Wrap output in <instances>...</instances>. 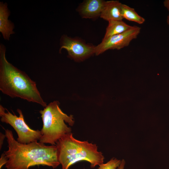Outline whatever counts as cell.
Listing matches in <instances>:
<instances>
[{
  "label": "cell",
  "mask_w": 169,
  "mask_h": 169,
  "mask_svg": "<svg viewBox=\"0 0 169 169\" xmlns=\"http://www.w3.org/2000/svg\"><path fill=\"white\" fill-rule=\"evenodd\" d=\"M3 129L8 144V150L3 152L7 160V169H29L39 165L54 169L60 164L56 145L47 146L38 141L22 144L15 139L12 131Z\"/></svg>",
  "instance_id": "1"
},
{
  "label": "cell",
  "mask_w": 169,
  "mask_h": 169,
  "mask_svg": "<svg viewBox=\"0 0 169 169\" xmlns=\"http://www.w3.org/2000/svg\"><path fill=\"white\" fill-rule=\"evenodd\" d=\"M6 49L0 45V90L12 98L18 97L45 107L47 103L41 97L36 82L24 72L7 59Z\"/></svg>",
  "instance_id": "2"
},
{
  "label": "cell",
  "mask_w": 169,
  "mask_h": 169,
  "mask_svg": "<svg viewBox=\"0 0 169 169\" xmlns=\"http://www.w3.org/2000/svg\"><path fill=\"white\" fill-rule=\"evenodd\" d=\"M58 158L62 169H68L75 163L82 161L90 163L94 168L104 162V157L98 150L95 144L75 138L70 132L64 135L56 143Z\"/></svg>",
  "instance_id": "3"
},
{
  "label": "cell",
  "mask_w": 169,
  "mask_h": 169,
  "mask_svg": "<svg viewBox=\"0 0 169 169\" xmlns=\"http://www.w3.org/2000/svg\"><path fill=\"white\" fill-rule=\"evenodd\" d=\"M39 112L43 123L39 142L55 145L58 140L66 134L71 132V128L66 123L73 126L74 123L73 116L63 112L58 101L50 103Z\"/></svg>",
  "instance_id": "4"
},
{
  "label": "cell",
  "mask_w": 169,
  "mask_h": 169,
  "mask_svg": "<svg viewBox=\"0 0 169 169\" xmlns=\"http://www.w3.org/2000/svg\"><path fill=\"white\" fill-rule=\"evenodd\" d=\"M17 116L10 113L2 105H0V116L1 122L9 124L18 135L17 141L22 144H28L37 141L41 137V131L31 129L26 123L22 110H17Z\"/></svg>",
  "instance_id": "5"
},
{
  "label": "cell",
  "mask_w": 169,
  "mask_h": 169,
  "mask_svg": "<svg viewBox=\"0 0 169 169\" xmlns=\"http://www.w3.org/2000/svg\"><path fill=\"white\" fill-rule=\"evenodd\" d=\"M141 28L136 26L123 33L103 38L101 42L95 46V54L98 55L109 49L119 50L128 46L140 33Z\"/></svg>",
  "instance_id": "6"
},
{
  "label": "cell",
  "mask_w": 169,
  "mask_h": 169,
  "mask_svg": "<svg viewBox=\"0 0 169 169\" xmlns=\"http://www.w3.org/2000/svg\"><path fill=\"white\" fill-rule=\"evenodd\" d=\"M59 52L63 49L68 52V56L77 61H81L95 54V46L87 44L83 40L63 35L60 39Z\"/></svg>",
  "instance_id": "7"
},
{
  "label": "cell",
  "mask_w": 169,
  "mask_h": 169,
  "mask_svg": "<svg viewBox=\"0 0 169 169\" xmlns=\"http://www.w3.org/2000/svg\"><path fill=\"white\" fill-rule=\"evenodd\" d=\"M105 1L103 0H86L77 8V11L83 18L95 19L100 16Z\"/></svg>",
  "instance_id": "8"
},
{
  "label": "cell",
  "mask_w": 169,
  "mask_h": 169,
  "mask_svg": "<svg viewBox=\"0 0 169 169\" xmlns=\"http://www.w3.org/2000/svg\"><path fill=\"white\" fill-rule=\"evenodd\" d=\"M122 3L117 0L105 1L100 17L108 22L122 20L121 15Z\"/></svg>",
  "instance_id": "9"
},
{
  "label": "cell",
  "mask_w": 169,
  "mask_h": 169,
  "mask_svg": "<svg viewBox=\"0 0 169 169\" xmlns=\"http://www.w3.org/2000/svg\"><path fill=\"white\" fill-rule=\"evenodd\" d=\"M10 12L6 3L0 2V32L4 38L9 40L11 34H14V26L13 23L8 19Z\"/></svg>",
  "instance_id": "10"
},
{
  "label": "cell",
  "mask_w": 169,
  "mask_h": 169,
  "mask_svg": "<svg viewBox=\"0 0 169 169\" xmlns=\"http://www.w3.org/2000/svg\"><path fill=\"white\" fill-rule=\"evenodd\" d=\"M122 20H114L108 21V24L103 38L118 34L126 32L132 28Z\"/></svg>",
  "instance_id": "11"
},
{
  "label": "cell",
  "mask_w": 169,
  "mask_h": 169,
  "mask_svg": "<svg viewBox=\"0 0 169 169\" xmlns=\"http://www.w3.org/2000/svg\"><path fill=\"white\" fill-rule=\"evenodd\" d=\"M121 15L123 18L139 24H142L145 22V19L139 15L134 8L122 4Z\"/></svg>",
  "instance_id": "12"
},
{
  "label": "cell",
  "mask_w": 169,
  "mask_h": 169,
  "mask_svg": "<svg viewBox=\"0 0 169 169\" xmlns=\"http://www.w3.org/2000/svg\"><path fill=\"white\" fill-rule=\"evenodd\" d=\"M121 160L113 158L105 163L99 165L98 169H116L120 164Z\"/></svg>",
  "instance_id": "13"
},
{
  "label": "cell",
  "mask_w": 169,
  "mask_h": 169,
  "mask_svg": "<svg viewBox=\"0 0 169 169\" xmlns=\"http://www.w3.org/2000/svg\"><path fill=\"white\" fill-rule=\"evenodd\" d=\"M7 161V159L5 157V155L3 153L1 156L0 160V169L4 165H5Z\"/></svg>",
  "instance_id": "14"
},
{
  "label": "cell",
  "mask_w": 169,
  "mask_h": 169,
  "mask_svg": "<svg viewBox=\"0 0 169 169\" xmlns=\"http://www.w3.org/2000/svg\"><path fill=\"white\" fill-rule=\"evenodd\" d=\"M125 163V161L124 159L121 160L120 164L117 169H124Z\"/></svg>",
  "instance_id": "15"
},
{
  "label": "cell",
  "mask_w": 169,
  "mask_h": 169,
  "mask_svg": "<svg viewBox=\"0 0 169 169\" xmlns=\"http://www.w3.org/2000/svg\"><path fill=\"white\" fill-rule=\"evenodd\" d=\"M6 137L5 135H3L2 133H0V149L2 148V146L3 143L4 139Z\"/></svg>",
  "instance_id": "16"
},
{
  "label": "cell",
  "mask_w": 169,
  "mask_h": 169,
  "mask_svg": "<svg viewBox=\"0 0 169 169\" xmlns=\"http://www.w3.org/2000/svg\"><path fill=\"white\" fill-rule=\"evenodd\" d=\"M164 6L169 11V0H165L163 2Z\"/></svg>",
  "instance_id": "17"
},
{
  "label": "cell",
  "mask_w": 169,
  "mask_h": 169,
  "mask_svg": "<svg viewBox=\"0 0 169 169\" xmlns=\"http://www.w3.org/2000/svg\"><path fill=\"white\" fill-rule=\"evenodd\" d=\"M167 22L169 26V14L168 15L167 17Z\"/></svg>",
  "instance_id": "18"
}]
</instances>
